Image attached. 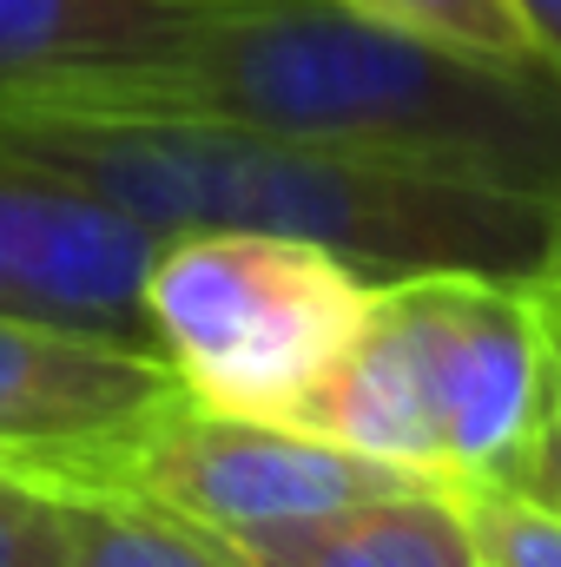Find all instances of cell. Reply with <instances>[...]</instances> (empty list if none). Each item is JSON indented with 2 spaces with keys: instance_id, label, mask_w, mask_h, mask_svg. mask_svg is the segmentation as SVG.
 I'll list each match as a JSON object with an SVG mask.
<instances>
[{
  "instance_id": "obj_10",
  "label": "cell",
  "mask_w": 561,
  "mask_h": 567,
  "mask_svg": "<svg viewBox=\"0 0 561 567\" xmlns=\"http://www.w3.org/2000/svg\"><path fill=\"white\" fill-rule=\"evenodd\" d=\"M67 508V561L60 567H232L212 535L172 522L120 488H53Z\"/></svg>"
},
{
  "instance_id": "obj_15",
  "label": "cell",
  "mask_w": 561,
  "mask_h": 567,
  "mask_svg": "<svg viewBox=\"0 0 561 567\" xmlns=\"http://www.w3.org/2000/svg\"><path fill=\"white\" fill-rule=\"evenodd\" d=\"M516 13H522V27L536 33V47H542V60L561 73V0H509Z\"/></svg>"
},
{
  "instance_id": "obj_8",
  "label": "cell",
  "mask_w": 561,
  "mask_h": 567,
  "mask_svg": "<svg viewBox=\"0 0 561 567\" xmlns=\"http://www.w3.org/2000/svg\"><path fill=\"white\" fill-rule=\"evenodd\" d=\"M212 0H0V100L100 93L185 53Z\"/></svg>"
},
{
  "instance_id": "obj_13",
  "label": "cell",
  "mask_w": 561,
  "mask_h": 567,
  "mask_svg": "<svg viewBox=\"0 0 561 567\" xmlns=\"http://www.w3.org/2000/svg\"><path fill=\"white\" fill-rule=\"evenodd\" d=\"M67 561V508L47 482L0 468V567Z\"/></svg>"
},
{
  "instance_id": "obj_9",
  "label": "cell",
  "mask_w": 561,
  "mask_h": 567,
  "mask_svg": "<svg viewBox=\"0 0 561 567\" xmlns=\"http://www.w3.org/2000/svg\"><path fill=\"white\" fill-rule=\"evenodd\" d=\"M232 567H482L456 488H397L324 515L212 535Z\"/></svg>"
},
{
  "instance_id": "obj_5",
  "label": "cell",
  "mask_w": 561,
  "mask_h": 567,
  "mask_svg": "<svg viewBox=\"0 0 561 567\" xmlns=\"http://www.w3.org/2000/svg\"><path fill=\"white\" fill-rule=\"evenodd\" d=\"M73 488H120V495L165 508L172 522H185L198 535H232V528H265V522H290V515H324L344 502L422 488V475L390 468L377 455H357L317 429L198 410L185 390H172L152 410V423L126 435Z\"/></svg>"
},
{
  "instance_id": "obj_1",
  "label": "cell",
  "mask_w": 561,
  "mask_h": 567,
  "mask_svg": "<svg viewBox=\"0 0 561 567\" xmlns=\"http://www.w3.org/2000/svg\"><path fill=\"white\" fill-rule=\"evenodd\" d=\"M0 152H20L152 238L284 231L377 284L417 271L561 278V198L284 140L212 113L106 100H0Z\"/></svg>"
},
{
  "instance_id": "obj_2",
  "label": "cell",
  "mask_w": 561,
  "mask_h": 567,
  "mask_svg": "<svg viewBox=\"0 0 561 567\" xmlns=\"http://www.w3.org/2000/svg\"><path fill=\"white\" fill-rule=\"evenodd\" d=\"M212 113L284 140L561 198V73L456 53L337 0H212L159 73L60 93Z\"/></svg>"
},
{
  "instance_id": "obj_7",
  "label": "cell",
  "mask_w": 561,
  "mask_h": 567,
  "mask_svg": "<svg viewBox=\"0 0 561 567\" xmlns=\"http://www.w3.org/2000/svg\"><path fill=\"white\" fill-rule=\"evenodd\" d=\"M172 390L152 350L0 317V468L73 488L140 435Z\"/></svg>"
},
{
  "instance_id": "obj_12",
  "label": "cell",
  "mask_w": 561,
  "mask_h": 567,
  "mask_svg": "<svg viewBox=\"0 0 561 567\" xmlns=\"http://www.w3.org/2000/svg\"><path fill=\"white\" fill-rule=\"evenodd\" d=\"M462 515L482 567H561V515L522 488H462Z\"/></svg>"
},
{
  "instance_id": "obj_14",
  "label": "cell",
  "mask_w": 561,
  "mask_h": 567,
  "mask_svg": "<svg viewBox=\"0 0 561 567\" xmlns=\"http://www.w3.org/2000/svg\"><path fill=\"white\" fill-rule=\"evenodd\" d=\"M542 297H549V410H542L536 449L509 488H522L529 502L561 515V278H542Z\"/></svg>"
},
{
  "instance_id": "obj_4",
  "label": "cell",
  "mask_w": 561,
  "mask_h": 567,
  "mask_svg": "<svg viewBox=\"0 0 561 567\" xmlns=\"http://www.w3.org/2000/svg\"><path fill=\"white\" fill-rule=\"evenodd\" d=\"M165 377L225 416L297 423L370 323L377 278L284 231H172L140 278Z\"/></svg>"
},
{
  "instance_id": "obj_3",
  "label": "cell",
  "mask_w": 561,
  "mask_h": 567,
  "mask_svg": "<svg viewBox=\"0 0 561 567\" xmlns=\"http://www.w3.org/2000/svg\"><path fill=\"white\" fill-rule=\"evenodd\" d=\"M549 410V297L536 278L417 271L377 284L370 323L304 429L442 488H509Z\"/></svg>"
},
{
  "instance_id": "obj_6",
  "label": "cell",
  "mask_w": 561,
  "mask_h": 567,
  "mask_svg": "<svg viewBox=\"0 0 561 567\" xmlns=\"http://www.w3.org/2000/svg\"><path fill=\"white\" fill-rule=\"evenodd\" d=\"M152 231L73 178L0 152V317L152 350L140 278Z\"/></svg>"
},
{
  "instance_id": "obj_11",
  "label": "cell",
  "mask_w": 561,
  "mask_h": 567,
  "mask_svg": "<svg viewBox=\"0 0 561 567\" xmlns=\"http://www.w3.org/2000/svg\"><path fill=\"white\" fill-rule=\"evenodd\" d=\"M364 20H384L397 33H417L436 47H456V53H482V60H516V66H536L542 47L536 33L522 27V13L509 0H337ZM549 66V60H542Z\"/></svg>"
}]
</instances>
